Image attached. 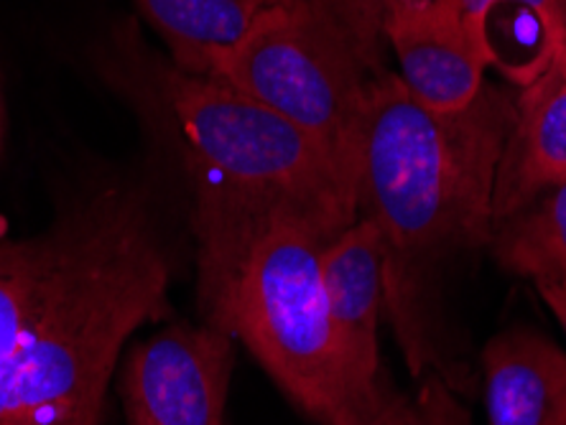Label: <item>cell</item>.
<instances>
[{"label":"cell","mask_w":566,"mask_h":425,"mask_svg":"<svg viewBox=\"0 0 566 425\" xmlns=\"http://www.w3.org/2000/svg\"><path fill=\"white\" fill-rule=\"evenodd\" d=\"M70 220L52 288L0 362V425H99L123 344L166 308L169 255L138 194L99 191Z\"/></svg>","instance_id":"1"},{"label":"cell","mask_w":566,"mask_h":425,"mask_svg":"<svg viewBox=\"0 0 566 425\" xmlns=\"http://www.w3.org/2000/svg\"><path fill=\"white\" fill-rule=\"evenodd\" d=\"M515 107L497 89L460 113L411 97L398 74L380 72L355 125L353 163L360 214L386 243V296L394 304L413 265L493 240L497 166Z\"/></svg>","instance_id":"2"},{"label":"cell","mask_w":566,"mask_h":425,"mask_svg":"<svg viewBox=\"0 0 566 425\" xmlns=\"http://www.w3.org/2000/svg\"><path fill=\"white\" fill-rule=\"evenodd\" d=\"M164 95L195 179L199 296L238 268L276 220L335 237L360 216L357 187L327 146L258 99L174 66Z\"/></svg>","instance_id":"3"},{"label":"cell","mask_w":566,"mask_h":425,"mask_svg":"<svg viewBox=\"0 0 566 425\" xmlns=\"http://www.w3.org/2000/svg\"><path fill=\"white\" fill-rule=\"evenodd\" d=\"M332 237L298 220L261 232L228 280L199 296L205 323L240 339L306 418L319 425H444L386 380L357 370L324 296L319 255Z\"/></svg>","instance_id":"4"},{"label":"cell","mask_w":566,"mask_h":425,"mask_svg":"<svg viewBox=\"0 0 566 425\" xmlns=\"http://www.w3.org/2000/svg\"><path fill=\"white\" fill-rule=\"evenodd\" d=\"M380 72L378 36L347 0H291L222 56L212 77L310 132L355 181V125Z\"/></svg>","instance_id":"5"},{"label":"cell","mask_w":566,"mask_h":425,"mask_svg":"<svg viewBox=\"0 0 566 425\" xmlns=\"http://www.w3.org/2000/svg\"><path fill=\"white\" fill-rule=\"evenodd\" d=\"M232 337L171 323L130 349L120 395L130 425H224Z\"/></svg>","instance_id":"6"},{"label":"cell","mask_w":566,"mask_h":425,"mask_svg":"<svg viewBox=\"0 0 566 425\" xmlns=\"http://www.w3.org/2000/svg\"><path fill=\"white\" fill-rule=\"evenodd\" d=\"M401 82L423 107L460 113L480 97L495 52L472 36L457 0H398L380 29Z\"/></svg>","instance_id":"7"},{"label":"cell","mask_w":566,"mask_h":425,"mask_svg":"<svg viewBox=\"0 0 566 425\" xmlns=\"http://www.w3.org/2000/svg\"><path fill=\"white\" fill-rule=\"evenodd\" d=\"M566 181V60L552 56L515 107L493 191L495 224Z\"/></svg>","instance_id":"8"},{"label":"cell","mask_w":566,"mask_h":425,"mask_svg":"<svg viewBox=\"0 0 566 425\" xmlns=\"http://www.w3.org/2000/svg\"><path fill=\"white\" fill-rule=\"evenodd\" d=\"M319 273L329 316L357 370L382 380L378 316L386 298V243L378 224L360 214L322 247Z\"/></svg>","instance_id":"9"},{"label":"cell","mask_w":566,"mask_h":425,"mask_svg":"<svg viewBox=\"0 0 566 425\" xmlns=\"http://www.w3.org/2000/svg\"><path fill=\"white\" fill-rule=\"evenodd\" d=\"M490 425H566V354L534 331H505L482 354Z\"/></svg>","instance_id":"10"},{"label":"cell","mask_w":566,"mask_h":425,"mask_svg":"<svg viewBox=\"0 0 566 425\" xmlns=\"http://www.w3.org/2000/svg\"><path fill=\"white\" fill-rule=\"evenodd\" d=\"M144 19L171 49L174 66L197 77H212L214 66L265 15L291 0H136Z\"/></svg>","instance_id":"11"},{"label":"cell","mask_w":566,"mask_h":425,"mask_svg":"<svg viewBox=\"0 0 566 425\" xmlns=\"http://www.w3.org/2000/svg\"><path fill=\"white\" fill-rule=\"evenodd\" d=\"M72 235L70 212L36 237L0 243V362L15 352L52 280Z\"/></svg>","instance_id":"12"},{"label":"cell","mask_w":566,"mask_h":425,"mask_svg":"<svg viewBox=\"0 0 566 425\" xmlns=\"http://www.w3.org/2000/svg\"><path fill=\"white\" fill-rule=\"evenodd\" d=\"M490 245L505 270L534 283H566V181L497 222Z\"/></svg>","instance_id":"13"},{"label":"cell","mask_w":566,"mask_h":425,"mask_svg":"<svg viewBox=\"0 0 566 425\" xmlns=\"http://www.w3.org/2000/svg\"><path fill=\"white\" fill-rule=\"evenodd\" d=\"M457 3H460L464 23H468L472 36L493 49V52L495 46H493V39H490V13L495 11V6L511 3V6L526 8V11L538 21V26L544 29L546 44L552 49V54L556 44H559V36L566 21V6L562 0H457Z\"/></svg>","instance_id":"14"},{"label":"cell","mask_w":566,"mask_h":425,"mask_svg":"<svg viewBox=\"0 0 566 425\" xmlns=\"http://www.w3.org/2000/svg\"><path fill=\"white\" fill-rule=\"evenodd\" d=\"M396 3L398 0H347L353 13L363 21V26L376 33V36H380L382 21H386V15Z\"/></svg>","instance_id":"15"},{"label":"cell","mask_w":566,"mask_h":425,"mask_svg":"<svg viewBox=\"0 0 566 425\" xmlns=\"http://www.w3.org/2000/svg\"><path fill=\"white\" fill-rule=\"evenodd\" d=\"M538 294L544 296V301L548 304V308L556 314L559 319L562 329L566 331V283H554V280H538L536 283Z\"/></svg>","instance_id":"16"},{"label":"cell","mask_w":566,"mask_h":425,"mask_svg":"<svg viewBox=\"0 0 566 425\" xmlns=\"http://www.w3.org/2000/svg\"><path fill=\"white\" fill-rule=\"evenodd\" d=\"M552 56H562V60H566V21H564V29H562V36H559V44H556L554 54Z\"/></svg>","instance_id":"17"},{"label":"cell","mask_w":566,"mask_h":425,"mask_svg":"<svg viewBox=\"0 0 566 425\" xmlns=\"http://www.w3.org/2000/svg\"><path fill=\"white\" fill-rule=\"evenodd\" d=\"M0 136H3V107H0Z\"/></svg>","instance_id":"18"},{"label":"cell","mask_w":566,"mask_h":425,"mask_svg":"<svg viewBox=\"0 0 566 425\" xmlns=\"http://www.w3.org/2000/svg\"><path fill=\"white\" fill-rule=\"evenodd\" d=\"M562 3H564V6H566V0H562Z\"/></svg>","instance_id":"19"}]
</instances>
